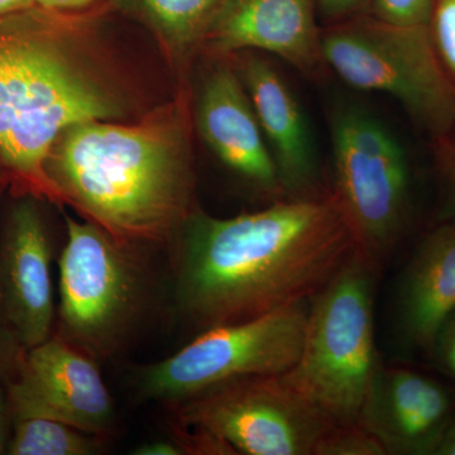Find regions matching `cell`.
I'll return each mask as SVG.
<instances>
[{"label":"cell","instance_id":"1","mask_svg":"<svg viewBox=\"0 0 455 455\" xmlns=\"http://www.w3.org/2000/svg\"><path fill=\"white\" fill-rule=\"evenodd\" d=\"M182 224L176 300L204 329L310 300L357 250L333 191Z\"/></svg>","mask_w":455,"mask_h":455},{"label":"cell","instance_id":"2","mask_svg":"<svg viewBox=\"0 0 455 455\" xmlns=\"http://www.w3.org/2000/svg\"><path fill=\"white\" fill-rule=\"evenodd\" d=\"M187 145L178 118L83 123L59 137L44 170L53 193L119 241L160 238L188 215L193 178Z\"/></svg>","mask_w":455,"mask_h":455},{"label":"cell","instance_id":"3","mask_svg":"<svg viewBox=\"0 0 455 455\" xmlns=\"http://www.w3.org/2000/svg\"><path fill=\"white\" fill-rule=\"evenodd\" d=\"M77 26L37 5L0 16V161L50 191L44 167L59 137L123 114L121 97L75 46Z\"/></svg>","mask_w":455,"mask_h":455},{"label":"cell","instance_id":"4","mask_svg":"<svg viewBox=\"0 0 455 455\" xmlns=\"http://www.w3.org/2000/svg\"><path fill=\"white\" fill-rule=\"evenodd\" d=\"M374 268L355 250L310 299L304 346L283 381L337 425L358 424L379 370Z\"/></svg>","mask_w":455,"mask_h":455},{"label":"cell","instance_id":"5","mask_svg":"<svg viewBox=\"0 0 455 455\" xmlns=\"http://www.w3.org/2000/svg\"><path fill=\"white\" fill-rule=\"evenodd\" d=\"M329 71L347 85L396 99L425 131L442 140L455 128V84L429 26H401L371 14L323 27Z\"/></svg>","mask_w":455,"mask_h":455},{"label":"cell","instance_id":"6","mask_svg":"<svg viewBox=\"0 0 455 455\" xmlns=\"http://www.w3.org/2000/svg\"><path fill=\"white\" fill-rule=\"evenodd\" d=\"M331 130L333 193L358 250L377 266L397 243L409 214L405 149L381 121L353 104L335 109Z\"/></svg>","mask_w":455,"mask_h":455},{"label":"cell","instance_id":"7","mask_svg":"<svg viewBox=\"0 0 455 455\" xmlns=\"http://www.w3.org/2000/svg\"><path fill=\"white\" fill-rule=\"evenodd\" d=\"M181 420L206 451L247 455H315L337 424L281 376H251L182 401Z\"/></svg>","mask_w":455,"mask_h":455},{"label":"cell","instance_id":"8","mask_svg":"<svg viewBox=\"0 0 455 455\" xmlns=\"http://www.w3.org/2000/svg\"><path fill=\"white\" fill-rule=\"evenodd\" d=\"M310 300L212 326L171 357L147 368L140 390L182 403L204 390L251 376H281L300 357Z\"/></svg>","mask_w":455,"mask_h":455},{"label":"cell","instance_id":"9","mask_svg":"<svg viewBox=\"0 0 455 455\" xmlns=\"http://www.w3.org/2000/svg\"><path fill=\"white\" fill-rule=\"evenodd\" d=\"M65 221L68 242L59 262L64 340L85 355H107L139 307V271L103 227L68 215Z\"/></svg>","mask_w":455,"mask_h":455},{"label":"cell","instance_id":"10","mask_svg":"<svg viewBox=\"0 0 455 455\" xmlns=\"http://www.w3.org/2000/svg\"><path fill=\"white\" fill-rule=\"evenodd\" d=\"M13 420L44 418L90 435L110 429L112 396L94 362L64 339H47L25 350L7 381Z\"/></svg>","mask_w":455,"mask_h":455},{"label":"cell","instance_id":"11","mask_svg":"<svg viewBox=\"0 0 455 455\" xmlns=\"http://www.w3.org/2000/svg\"><path fill=\"white\" fill-rule=\"evenodd\" d=\"M52 245L32 199L12 206L0 236V319L27 350L51 338Z\"/></svg>","mask_w":455,"mask_h":455},{"label":"cell","instance_id":"12","mask_svg":"<svg viewBox=\"0 0 455 455\" xmlns=\"http://www.w3.org/2000/svg\"><path fill=\"white\" fill-rule=\"evenodd\" d=\"M316 0H224L203 36L220 56L267 52L311 80L329 68L323 53Z\"/></svg>","mask_w":455,"mask_h":455},{"label":"cell","instance_id":"13","mask_svg":"<svg viewBox=\"0 0 455 455\" xmlns=\"http://www.w3.org/2000/svg\"><path fill=\"white\" fill-rule=\"evenodd\" d=\"M235 68L276 164L284 197L305 199L328 193L309 124L291 86L265 57L239 52Z\"/></svg>","mask_w":455,"mask_h":455},{"label":"cell","instance_id":"14","mask_svg":"<svg viewBox=\"0 0 455 455\" xmlns=\"http://www.w3.org/2000/svg\"><path fill=\"white\" fill-rule=\"evenodd\" d=\"M454 412L451 395L439 382L414 371L379 366L358 424L386 454L435 455Z\"/></svg>","mask_w":455,"mask_h":455},{"label":"cell","instance_id":"15","mask_svg":"<svg viewBox=\"0 0 455 455\" xmlns=\"http://www.w3.org/2000/svg\"><path fill=\"white\" fill-rule=\"evenodd\" d=\"M200 136L230 170L274 196H283L280 176L256 113L235 65L217 62L197 97Z\"/></svg>","mask_w":455,"mask_h":455},{"label":"cell","instance_id":"16","mask_svg":"<svg viewBox=\"0 0 455 455\" xmlns=\"http://www.w3.org/2000/svg\"><path fill=\"white\" fill-rule=\"evenodd\" d=\"M455 313V221L427 235L407 266L400 293L398 320L410 343L431 349Z\"/></svg>","mask_w":455,"mask_h":455},{"label":"cell","instance_id":"17","mask_svg":"<svg viewBox=\"0 0 455 455\" xmlns=\"http://www.w3.org/2000/svg\"><path fill=\"white\" fill-rule=\"evenodd\" d=\"M173 46L182 49L204 33L224 0H128Z\"/></svg>","mask_w":455,"mask_h":455},{"label":"cell","instance_id":"18","mask_svg":"<svg viewBox=\"0 0 455 455\" xmlns=\"http://www.w3.org/2000/svg\"><path fill=\"white\" fill-rule=\"evenodd\" d=\"M90 434L61 421L44 418L13 420L8 453L11 455H90L97 444Z\"/></svg>","mask_w":455,"mask_h":455},{"label":"cell","instance_id":"19","mask_svg":"<svg viewBox=\"0 0 455 455\" xmlns=\"http://www.w3.org/2000/svg\"><path fill=\"white\" fill-rule=\"evenodd\" d=\"M385 449L359 424L337 425L316 449L315 455H383Z\"/></svg>","mask_w":455,"mask_h":455},{"label":"cell","instance_id":"20","mask_svg":"<svg viewBox=\"0 0 455 455\" xmlns=\"http://www.w3.org/2000/svg\"><path fill=\"white\" fill-rule=\"evenodd\" d=\"M436 0H371L370 14L401 26H429Z\"/></svg>","mask_w":455,"mask_h":455},{"label":"cell","instance_id":"21","mask_svg":"<svg viewBox=\"0 0 455 455\" xmlns=\"http://www.w3.org/2000/svg\"><path fill=\"white\" fill-rule=\"evenodd\" d=\"M429 27L440 60L455 84V0H436Z\"/></svg>","mask_w":455,"mask_h":455},{"label":"cell","instance_id":"22","mask_svg":"<svg viewBox=\"0 0 455 455\" xmlns=\"http://www.w3.org/2000/svg\"><path fill=\"white\" fill-rule=\"evenodd\" d=\"M370 8L371 0H316L317 18L323 27L370 14Z\"/></svg>","mask_w":455,"mask_h":455},{"label":"cell","instance_id":"23","mask_svg":"<svg viewBox=\"0 0 455 455\" xmlns=\"http://www.w3.org/2000/svg\"><path fill=\"white\" fill-rule=\"evenodd\" d=\"M25 349L0 319V379L5 382L17 373Z\"/></svg>","mask_w":455,"mask_h":455},{"label":"cell","instance_id":"24","mask_svg":"<svg viewBox=\"0 0 455 455\" xmlns=\"http://www.w3.org/2000/svg\"><path fill=\"white\" fill-rule=\"evenodd\" d=\"M434 348L439 349L440 357L444 362L445 367L455 377V313L443 326Z\"/></svg>","mask_w":455,"mask_h":455},{"label":"cell","instance_id":"25","mask_svg":"<svg viewBox=\"0 0 455 455\" xmlns=\"http://www.w3.org/2000/svg\"><path fill=\"white\" fill-rule=\"evenodd\" d=\"M13 418L9 406L7 382L0 379V454H7L11 442Z\"/></svg>","mask_w":455,"mask_h":455},{"label":"cell","instance_id":"26","mask_svg":"<svg viewBox=\"0 0 455 455\" xmlns=\"http://www.w3.org/2000/svg\"><path fill=\"white\" fill-rule=\"evenodd\" d=\"M136 455H181L185 454V448L178 443L158 440V442L147 443L133 451Z\"/></svg>","mask_w":455,"mask_h":455},{"label":"cell","instance_id":"27","mask_svg":"<svg viewBox=\"0 0 455 455\" xmlns=\"http://www.w3.org/2000/svg\"><path fill=\"white\" fill-rule=\"evenodd\" d=\"M37 7L49 11L66 12L70 9L85 7L95 0H33Z\"/></svg>","mask_w":455,"mask_h":455},{"label":"cell","instance_id":"28","mask_svg":"<svg viewBox=\"0 0 455 455\" xmlns=\"http://www.w3.org/2000/svg\"><path fill=\"white\" fill-rule=\"evenodd\" d=\"M435 455H455V412L449 423L444 435L440 440L439 447L436 449Z\"/></svg>","mask_w":455,"mask_h":455},{"label":"cell","instance_id":"29","mask_svg":"<svg viewBox=\"0 0 455 455\" xmlns=\"http://www.w3.org/2000/svg\"><path fill=\"white\" fill-rule=\"evenodd\" d=\"M33 5V0H0V16L13 13L20 9L31 8Z\"/></svg>","mask_w":455,"mask_h":455},{"label":"cell","instance_id":"30","mask_svg":"<svg viewBox=\"0 0 455 455\" xmlns=\"http://www.w3.org/2000/svg\"><path fill=\"white\" fill-rule=\"evenodd\" d=\"M454 132H455V128H454ZM451 178H453V181H454V185H455V156H454L453 161H451Z\"/></svg>","mask_w":455,"mask_h":455}]
</instances>
